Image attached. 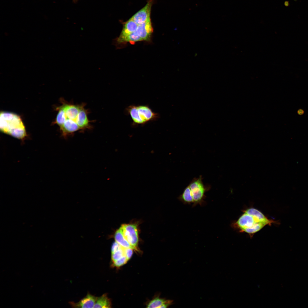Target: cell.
Here are the masks:
<instances>
[{"label": "cell", "mask_w": 308, "mask_h": 308, "mask_svg": "<svg viewBox=\"0 0 308 308\" xmlns=\"http://www.w3.org/2000/svg\"><path fill=\"white\" fill-rule=\"evenodd\" d=\"M133 250L131 248H124V254L128 261L131 257Z\"/></svg>", "instance_id": "e0dca14e"}, {"label": "cell", "mask_w": 308, "mask_h": 308, "mask_svg": "<svg viewBox=\"0 0 308 308\" xmlns=\"http://www.w3.org/2000/svg\"><path fill=\"white\" fill-rule=\"evenodd\" d=\"M114 238L115 241L123 248H131L134 250L132 246L131 245L124 237L120 228L116 232Z\"/></svg>", "instance_id": "7c38bea8"}, {"label": "cell", "mask_w": 308, "mask_h": 308, "mask_svg": "<svg viewBox=\"0 0 308 308\" xmlns=\"http://www.w3.org/2000/svg\"><path fill=\"white\" fill-rule=\"evenodd\" d=\"M84 104L64 102L58 108L56 122L64 137L92 128L88 116V112Z\"/></svg>", "instance_id": "6da1fadb"}, {"label": "cell", "mask_w": 308, "mask_h": 308, "mask_svg": "<svg viewBox=\"0 0 308 308\" xmlns=\"http://www.w3.org/2000/svg\"><path fill=\"white\" fill-rule=\"evenodd\" d=\"M0 128L3 132L19 139L26 135L25 127L20 118L12 113L1 112Z\"/></svg>", "instance_id": "3957f363"}, {"label": "cell", "mask_w": 308, "mask_h": 308, "mask_svg": "<svg viewBox=\"0 0 308 308\" xmlns=\"http://www.w3.org/2000/svg\"><path fill=\"white\" fill-rule=\"evenodd\" d=\"M284 5L286 7H288L289 5V3L288 1H286L284 3Z\"/></svg>", "instance_id": "ffe728a7"}, {"label": "cell", "mask_w": 308, "mask_h": 308, "mask_svg": "<svg viewBox=\"0 0 308 308\" xmlns=\"http://www.w3.org/2000/svg\"><path fill=\"white\" fill-rule=\"evenodd\" d=\"M128 260L124 256L119 259L112 262V267L119 268L125 264Z\"/></svg>", "instance_id": "2e32d148"}, {"label": "cell", "mask_w": 308, "mask_h": 308, "mask_svg": "<svg viewBox=\"0 0 308 308\" xmlns=\"http://www.w3.org/2000/svg\"><path fill=\"white\" fill-rule=\"evenodd\" d=\"M173 301L170 300L156 297L151 301L147 304V308H167L171 305Z\"/></svg>", "instance_id": "8fae6325"}, {"label": "cell", "mask_w": 308, "mask_h": 308, "mask_svg": "<svg viewBox=\"0 0 308 308\" xmlns=\"http://www.w3.org/2000/svg\"><path fill=\"white\" fill-rule=\"evenodd\" d=\"M304 111L302 109H299L297 111V113L299 115H301L304 114Z\"/></svg>", "instance_id": "d6986e66"}, {"label": "cell", "mask_w": 308, "mask_h": 308, "mask_svg": "<svg viewBox=\"0 0 308 308\" xmlns=\"http://www.w3.org/2000/svg\"><path fill=\"white\" fill-rule=\"evenodd\" d=\"M97 298V297L88 294L78 302H70V304L73 307L94 308Z\"/></svg>", "instance_id": "30bf717a"}, {"label": "cell", "mask_w": 308, "mask_h": 308, "mask_svg": "<svg viewBox=\"0 0 308 308\" xmlns=\"http://www.w3.org/2000/svg\"><path fill=\"white\" fill-rule=\"evenodd\" d=\"M153 30V28L150 20L138 25L135 32L141 37L142 41H149L150 39Z\"/></svg>", "instance_id": "9c48e42d"}, {"label": "cell", "mask_w": 308, "mask_h": 308, "mask_svg": "<svg viewBox=\"0 0 308 308\" xmlns=\"http://www.w3.org/2000/svg\"><path fill=\"white\" fill-rule=\"evenodd\" d=\"M124 248L121 246L118 250L112 253L111 259L112 262L125 256Z\"/></svg>", "instance_id": "9a60e30c"}, {"label": "cell", "mask_w": 308, "mask_h": 308, "mask_svg": "<svg viewBox=\"0 0 308 308\" xmlns=\"http://www.w3.org/2000/svg\"><path fill=\"white\" fill-rule=\"evenodd\" d=\"M274 222L272 220L268 219L258 210L251 208L245 211L236 224L242 231L252 235L265 226L271 225Z\"/></svg>", "instance_id": "7a4b0ae2"}, {"label": "cell", "mask_w": 308, "mask_h": 308, "mask_svg": "<svg viewBox=\"0 0 308 308\" xmlns=\"http://www.w3.org/2000/svg\"><path fill=\"white\" fill-rule=\"evenodd\" d=\"M153 3V0H149L143 7L131 17L138 25L151 20V12Z\"/></svg>", "instance_id": "52a82bcc"}, {"label": "cell", "mask_w": 308, "mask_h": 308, "mask_svg": "<svg viewBox=\"0 0 308 308\" xmlns=\"http://www.w3.org/2000/svg\"><path fill=\"white\" fill-rule=\"evenodd\" d=\"M121 246L116 241L114 242L112 244L111 247L112 253H113L118 250Z\"/></svg>", "instance_id": "ac0fdd59"}, {"label": "cell", "mask_w": 308, "mask_h": 308, "mask_svg": "<svg viewBox=\"0 0 308 308\" xmlns=\"http://www.w3.org/2000/svg\"><path fill=\"white\" fill-rule=\"evenodd\" d=\"M179 198L180 201L185 203L190 204L194 203L192 191L189 186L185 189Z\"/></svg>", "instance_id": "5bb4252c"}, {"label": "cell", "mask_w": 308, "mask_h": 308, "mask_svg": "<svg viewBox=\"0 0 308 308\" xmlns=\"http://www.w3.org/2000/svg\"><path fill=\"white\" fill-rule=\"evenodd\" d=\"M189 186L192 193L194 200L193 205L200 204L203 201L206 190L201 178L193 180Z\"/></svg>", "instance_id": "8992f818"}, {"label": "cell", "mask_w": 308, "mask_h": 308, "mask_svg": "<svg viewBox=\"0 0 308 308\" xmlns=\"http://www.w3.org/2000/svg\"><path fill=\"white\" fill-rule=\"evenodd\" d=\"M111 301L106 294L98 297L94 308H111Z\"/></svg>", "instance_id": "4fadbf2b"}, {"label": "cell", "mask_w": 308, "mask_h": 308, "mask_svg": "<svg viewBox=\"0 0 308 308\" xmlns=\"http://www.w3.org/2000/svg\"><path fill=\"white\" fill-rule=\"evenodd\" d=\"M124 237L134 250L140 252L138 247L139 234L137 225L135 224H123L120 227Z\"/></svg>", "instance_id": "5b68a950"}, {"label": "cell", "mask_w": 308, "mask_h": 308, "mask_svg": "<svg viewBox=\"0 0 308 308\" xmlns=\"http://www.w3.org/2000/svg\"><path fill=\"white\" fill-rule=\"evenodd\" d=\"M125 112L130 116L133 124L135 125H144L159 117V114L147 105H130L126 108Z\"/></svg>", "instance_id": "277c9868"}, {"label": "cell", "mask_w": 308, "mask_h": 308, "mask_svg": "<svg viewBox=\"0 0 308 308\" xmlns=\"http://www.w3.org/2000/svg\"><path fill=\"white\" fill-rule=\"evenodd\" d=\"M138 25L131 18L124 23L122 31L119 37L114 39L113 43L115 45L130 34L137 29Z\"/></svg>", "instance_id": "ba28073f"}]
</instances>
